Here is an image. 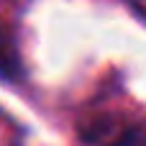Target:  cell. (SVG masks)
I'll use <instances>...</instances> for the list:
<instances>
[{
	"instance_id": "cell-1",
	"label": "cell",
	"mask_w": 146,
	"mask_h": 146,
	"mask_svg": "<svg viewBox=\"0 0 146 146\" xmlns=\"http://www.w3.org/2000/svg\"><path fill=\"white\" fill-rule=\"evenodd\" d=\"M82 133L92 146H146V123L113 110L87 118Z\"/></svg>"
},
{
	"instance_id": "cell-2",
	"label": "cell",
	"mask_w": 146,
	"mask_h": 146,
	"mask_svg": "<svg viewBox=\"0 0 146 146\" xmlns=\"http://www.w3.org/2000/svg\"><path fill=\"white\" fill-rule=\"evenodd\" d=\"M18 74H21V59H18L15 38H13V31H10L8 21L0 13V77L15 80Z\"/></svg>"
},
{
	"instance_id": "cell-3",
	"label": "cell",
	"mask_w": 146,
	"mask_h": 146,
	"mask_svg": "<svg viewBox=\"0 0 146 146\" xmlns=\"http://www.w3.org/2000/svg\"><path fill=\"white\" fill-rule=\"evenodd\" d=\"M128 3L133 5V10H136V13L146 21V0H128Z\"/></svg>"
}]
</instances>
